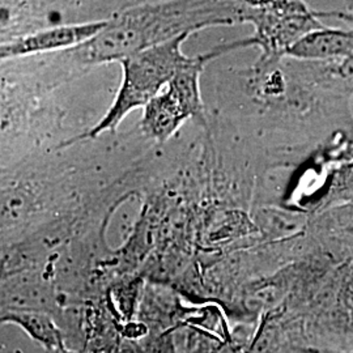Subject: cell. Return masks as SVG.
<instances>
[{
	"mask_svg": "<svg viewBox=\"0 0 353 353\" xmlns=\"http://www.w3.org/2000/svg\"><path fill=\"white\" fill-rule=\"evenodd\" d=\"M240 0H169L121 12L87 43L72 49L85 64L121 62L130 55L208 26L242 21Z\"/></svg>",
	"mask_w": 353,
	"mask_h": 353,
	"instance_id": "cell-1",
	"label": "cell"
},
{
	"mask_svg": "<svg viewBox=\"0 0 353 353\" xmlns=\"http://www.w3.org/2000/svg\"><path fill=\"white\" fill-rule=\"evenodd\" d=\"M190 37L183 34L122 59V81L112 106L99 123L76 140L93 139L106 131H115L126 115L145 108L176 75L188 58L182 45Z\"/></svg>",
	"mask_w": 353,
	"mask_h": 353,
	"instance_id": "cell-2",
	"label": "cell"
},
{
	"mask_svg": "<svg viewBox=\"0 0 353 353\" xmlns=\"http://www.w3.org/2000/svg\"><path fill=\"white\" fill-rule=\"evenodd\" d=\"M217 54L220 52L188 57L169 84L143 108L141 128L147 137L164 143L186 121L203 122L201 75L205 63Z\"/></svg>",
	"mask_w": 353,
	"mask_h": 353,
	"instance_id": "cell-3",
	"label": "cell"
},
{
	"mask_svg": "<svg viewBox=\"0 0 353 353\" xmlns=\"http://www.w3.org/2000/svg\"><path fill=\"white\" fill-rule=\"evenodd\" d=\"M243 21H250L256 29L248 43H256L263 51L265 59H271L290 48L312 28L316 26L312 13L300 0H275L263 8L246 6Z\"/></svg>",
	"mask_w": 353,
	"mask_h": 353,
	"instance_id": "cell-4",
	"label": "cell"
},
{
	"mask_svg": "<svg viewBox=\"0 0 353 353\" xmlns=\"http://www.w3.org/2000/svg\"><path fill=\"white\" fill-rule=\"evenodd\" d=\"M106 24L108 20H100L46 28L3 43L0 46V58L6 61L42 52L76 49L96 37Z\"/></svg>",
	"mask_w": 353,
	"mask_h": 353,
	"instance_id": "cell-5",
	"label": "cell"
},
{
	"mask_svg": "<svg viewBox=\"0 0 353 353\" xmlns=\"http://www.w3.org/2000/svg\"><path fill=\"white\" fill-rule=\"evenodd\" d=\"M353 49V33L310 32L300 38L290 54L296 57H326L343 54Z\"/></svg>",
	"mask_w": 353,
	"mask_h": 353,
	"instance_id": "cell-6",
	"label": "cell"
},
{
	"mask_svg": "<svg viewBox=\"0 0 353 353\" xmlns=\"http://www.w3.org/2000/svg\"><path fill=\"white\" fill-rule=\"evenodd\" d=\"M248 7L252 8H263L270 4H272L275 0H242Z\"/></svg>",
	"mask_w": 353,
	"mask_h": 353,
	"instance_id": "cell-7",
	"label": "cell"
}]
</instances>
